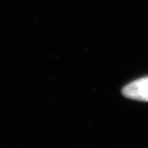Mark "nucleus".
Segmentation results:
<instances>
[{
    "label": "nucleus",
    "mask_w": 148,
    "mask_h": 148,
    "mask_svg": "<svg viewBox=\"0 0 148 148\" xmlns=\"http://www.w3.org/2000/svg\"><path fill=\"white\" fill-rule=\"evenodd\" d=\"M122 95L130 99L148 102V76L134 80L125 86Z\"/></svg>",
    "instance_id": "f257e3e1"
}]
</instances>
